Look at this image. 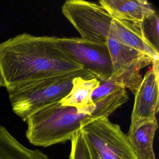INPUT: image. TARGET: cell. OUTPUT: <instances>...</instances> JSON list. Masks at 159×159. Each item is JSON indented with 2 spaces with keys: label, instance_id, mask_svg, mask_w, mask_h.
<instances>
[{
  "label": "cell",
  "instance_id": "obj_1",
  "mask_svg": "<svg viewBox=\"0 0 159 159\" xmlns=\"http://www.w3.org/2000/svg\"><path fill=\"white\" fill-rule=\"evenodd\" d=\"M84 69L59 46L57 37L23 33L0 43V72L7 90Z\"/></svg>",
  "mask_w": 159,
  "mask_h": 159
},
{
  "label": "cell",
  "instance_id": "obj_2",
  "mask_svg": "<svg viewBox=\"0 0 159 159\" xmlns=\"http://www.w3.org/2000/svg\"><path fill=\"white\" fill-rule=\"evenodd\" d=\"M93 120L92 116L76 108L57 102L28 118L26 137L32 145L47 148L71 140L83 124Z\"/></svg>",
  "mask_w": 159,
  "mask_h": 159
},
{
  "label": "cell",
  "instance_id": "obj_3",
  "mask_svg": "<svg viewBox=\"0 0 159 159\" xmlns=\"http://www.w3.org/2000/svg\"><path fill=\"white\" fill-rule=\"evenodd\" d=\"M78 77L95 78L84 69L67 75L30 82L7 90L13 111L25 122L35 112L66 97L72 89L73 80Z\"/></svg>",
  "mask_w": 159,
  "mask_h": 159
},
{
  "label": "cell",
  "instance_id": "obj_4",
  "mask_svg": "<svg viewBox=\"0 0 159 159\" xmlns=\"http://www.w3.org/2000/svg\"><path fill=\"white\" fill-rule=\"evenodd\" d=\"M91 159H138L120 125L106 117L83 124L80 129Z\"/></svg>",
  "mask_w": 159,
  "mask_h": 159
},
{
  "label": "cell",
  "instance_id": "obj_5",
  "mask_svg": "<svg viewBox=\"0 0 159 159\" xmlns=\"http://www.w3.org/2000/svg\"><path fill=\"white\" fill-rule=\"evenodd\" d=\"M64 16L76 29L81 39L107 45L113 17L99 3L83 0H68L62 7Z\"/></svg>",
  "mask_w": 159,
  "mask_h": 159
},
{
  "label": "cell",
  "instance_id": "obj_6",
  "mask_svg": "<svg viewBox=\"0 0 159 159\" xmlns=\"http://www.w3.org/2000/svg\"><path fill=\"white\" fill-rule=\"evenodd\" d=\"M59 46L75 61L104 82L112 74L113 66L107 45L96 44L81 38H57Z\"/></svg>",
  "mask_w": 159,
  "mask_h": 159
},
{
  "label": "cell",
  "instance_id": "obj_7",
  "mask_svg": "<svg viewBox=\"0 0 159 159\" xmlns=\"http://www.w3.org/2000/svg\"><path fill=\"white\" fill-rule=\"evenodd\" d=\"M152 65L135 93L131 119H152L159 112V61Z\"/></svg>",
  "mask_w": 159,
  "mask_h": 159
},
{
  "label": "cell",
  "instance_id": "obj_8",
  "mask_svg": "<svg viewBox=\"0 0 159 159\" xmlns=\"http://www.w3.org/2000/svg\"><path fill=\"white\" fill-rule=\"evenodd\" d=\"M110 33L113 39L151 58L159 61V51L147 39L141 22H133L113 18Z\"/></svg>",
  "mask_w": 159,
  "mask_h": 159
},
{
  "label": "cell",
  "instance_id": "obj_9",
  "mask_svg": "<svg viewBox=\"0 0 159 159\" xmlns=\"http://www.w3.org/2000/svg\"><path fill=\"white\" fill-rule=\"evenodd\" d=\"M158 127L156 117L131 119L126 135L138 159H155L153 142Z\"/></svg>",
  "mask_w": 159,
  "mask_h": 159
},
{
  "label": "cell",
  "instance_id": "obj_10",
  "mask_svg": "<svg viewBox=\"0 0 159 159\" xmlns=\"http://www.w3.org/2000/svg\"><path fill=\"white\" fill-rule=\"evenodd\" d=\"M100 4L113 18L140 23L156 13L145 0H101Z\"/></svg>",
  "mask_w": 159,
  "mask_h": 159
},
{
  "label": "cell",
  "instance_id": "obj_11",
  "mask_svg": "<svg viewBox=\"0 0 159 159\" xmlns=\"http://www.w3.org/2000/svg\"><path fill=\"white\" fill-rule=\"evenodd\" d=\"M0 159H50L42 151L28 148L0 125Z\"/></svg>",
  "mask_w": 159,
  "mask_h": 159
},
{
  "label": "cell",
  "instance_id": "obj_12",
  "mask_svg": "<svg viewBox=\"0 0 159 159\" xmlns=\"http://www.w3.org/2000/svg\"><path fill=\"white\" fill-rule=\"evenodd\" d=\"M101 82L95 78L87 79L78 77L73 80V86L69 93L59 103L63 106L81 109L86 106L94 91Z\"/></svg>",
  "mask_w": 159,
  "mask_h": 159
},
{
  "label": "cell",
  "instance_id": "obj_13",
  "mask_svg": "<svg viewBox=\"0 0 159 159\" xmlns=\"http://www.w3.org/2000/svg\"><path fill=\"white\" fill-rule=\"evenodd\" d=\"M113 66V72L116 73L123 69L137 59L146 56L138 51L124 45L112 38L107 40Z\"/></svg>",
  "mask_w": 159,
  "mask_h": 159
},
{
  "label": "cell",
  "instance_id": "obj_14",
  "mask_svg": "<svg viewBox=\"0 0 159 159\" xmlns=\"http://www.w3.org/2000/svg\"><path fill=\"white\" fill-rule=\"evenodd\" d=\"M128 99L129 97L125 88L117 89L90 104H93L94 107L92 117L93 119L108 118Z\"/></svg>",
  "mask_w": 159,
  "mask_h": 159
},
{
  "label": "cell",
  "instance_id": "obj_15",
  "mask_svg": "<svg viewBox=\"0 0 159 159\" xmlns=\"http://www.w3.org/2000/svg\"><path fill=\"white\" fill-rule=\"evenodd\" d=\"M142 29L147 39L159 51V16L157 13L141 22Z\"/></svg>",
  "mask_w": 159,
  "mask_h": 159
},
{
  "label": "cell",
  "instance_id": "obj_16",
  "mask_svg": "<svg viewBox=\"0 0 159 159\" xmlns=\"http://www.w3.org/2000/svg\"><path fill=\"white\" fill-rule=\"evenodd\" d=\"M69 159H91L88 147L80 130L73 136Z\"/></svg>",
  "mask_w": 159,
  "mask_h": 159
},
{
  "label": "cell",
  "instance_id": "obj_17",
  "mask_svg": "<svg viewBox=\"0 0 159 159\" xmlns=\"http://www.w3.org/2000/svg\"><path fill=\"white\" fill-rule=\"evenodd\" d=\"M2 87H3V82L1 72H0V88Z\"/></svg>",
  "mask_w": 159,
  "mask_h": 159
}]
</instances>
